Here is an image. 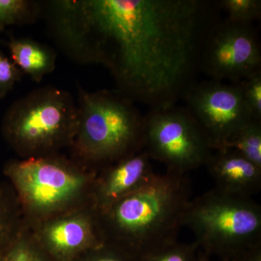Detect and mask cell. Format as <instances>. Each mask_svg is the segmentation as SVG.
<instances>
[{"label": "cell", "instance_id": "1", "mask_svg": "<svg viewBox=\"0 0 261 261\" xmlns=\"http://www.w3.org/2000/svg\"><path fill=\"white\" fill-rule=\"evenodd\" d=\"M75 23L93 64L118 92L157 109L176 105L200 67L202 46L217 20V2L72 0Z\"/></svg>", "mask_w": 261, "mask_h": 261}, {"label": "cell", "instance_id": "2", "mask_svg": "<svg viewBox=\"0 0 261 261\" xmlns=\"http://www.w3.org/2000/svg\"><path fill=\"white\" fill-rule=\"evenodd\" d=\"M185 173H154L147 183L99 214L106 244L140 260L177 241L191 199Z\"/></svg>", "mask_w": 261, "mask_h": 261}, {"label": "cell", "instance_id": "3", "mask_svg": "<svg viewBox=\"0 0 261 261\" xmlns=\"http://www.w3.org/2000/svg\"><path fill=\"white\" fill-rule=\"evenodd\" d=\"M79 123L73 159L99 170L144 149L145 118L118 91L88 92L78 84Z\"/></svg>", "mask_w": 261, "mask_h": 261}, {"label": "cell", "instance_id": "4", "mask_svg": "<svg viewBox=\"0 0 261 261\" xmlns=\"http://www.w3.org/2000/svg\"><path fill=\"white\" fill-rule=\"evenodd\" d=\"M98 172L58 153L13 160L4 168L29 223L91 203Z\"/></svg>", "mask_w": 261, "mask_h": 261}, {"label": "cell", "instance_id": "5", "mask_svg": "<svg viewBox=\"0 0 261 261\" xmlns=\"http://www.w3.org/2000/svg\"><path fill=\"white\" fill-rule=\"evenodd\" d=\"M78 104L64 89L46 86L15 101L5 113L2 132L22 159L58 154L73 143Z\"/></svg>", "mask_w": 261, "mask_h": 261}, {"label": "cell", "instance_id": "6", "mask_svg": "<svg viewBox=\"0 0 261 261\" xmlns=\"http://www.w3.org/2000/svg\"><path fill=\"white\" fill-rule=\"evenodd\" d=\"M183 226L192 230L195 243L206 255L231 261L261 243V207L252 197L214 187L190 201Z\"/></svg>", "mask_w": 261, "mask_h": 261}, {"label": "cell", "instance_id": "7", "mask_svg": "<svg viewBox=\"0 0 261 261\" xmlns=\"http://www.w3.org/2000/svg\"><path fill=\"white\" fill-rule=\"evenodd\" d=\"M144 150L168 171L185 173L205 166L214 149L186 108L151 109L144 116Z\"/></svg>", "mask_w": 261, "mask_h": 261}, {"label": "cell", "instance_id": "8", "mask_svg": "<svg viewBox=\"0 0 261 261\" xmlns=\"http://www.w3.org/2000/svg\"><path fill=\"white\" fill-rule=\"evenodd\" d=\"M200 68L213 80L233 84L261 70L260 41L252 24L217 20L204 41Z\"/></svg>", "mask_w": 261, "mask_h": 261}, {"label": "cell", "instance_id": "9", "mask_svg": "<svg viewBox=\"0 0 261 261\" xmlns=\"http://www.w3.org/2000/svg\"><path fill=\"white\" fill-rule=\"evenodd\" d=\"M183 98L187 111L200 125L214 150L222 148L238 130L255 121L238 83L213 80L193 83Z\"/></svg>", "mask_w": 261, "mask_h": 261}, {"label": "cell", "instance_id": "10", "mask_svg": "<svg viewBox=\"0 0 261 261\" xmlns=\"http://www.w3.org/2000/svg\"><path fill=\"white\" fill-rule=\"evenodd\" d=\"M29 224L54 261H75L106 244L99 214L92 203Z\"/></svg>", "mask_w": 261, "mask_h": 261}, {"label": "cell", "instance_id": "11", "mask_svg": "<svg viewBox=\"0 0 261 261\" xmlns=\"http://www.w3.org/2000/svg\"><path fill=\"white\" fill-rule=\"evenodd\" d=\"M91 193V203L102 212L144 186L154 176L145 150L128 156L99 170Z\"/></svg>", "mask_w": 261, "mask_h": 261}, {"label": "cell", "instance_id": "12", "mask_svg": "<svg viewBox=\"0 0 261 261\" xmlns=\"http://www.w3.org/2000/svg\"><path fill=\"white\" fill-rule=\"evenodd\" d=\"M205 166L220 191L245 197L260 192L261 168L232 149L214 150Z\"/></svg>", "mask_w": 261, "mask_h": 261}, {"label": "cell", "instance_id": "13", "mask_svg": "<svg viewBox=\"0 0 261 261\" xmlns=\"http://www.w3.org/2000/svg\"><path fill=\"white\" fill-rule=\"evenodd\" d=\"M4 44L12 61L34 82H42L56 70L57 53L49 46L28 38L10 37Z\"/></svg>", "mask_w": 261, "mask_h": 261}, {"label": "cell", "instance_id": "14", "mask_svg": "<svg viewBox=\"0 0 261 261\" xmlns=\"http://www.w3.org/2000/svg\"><path fill=\"white\" fill-rule=\"evenodd\" d=\"M0 261H54L38 242L27 221L0 252Z\"/></svg>", "mask_w": 261, "mask_h": 261}, {"label": "cell", "instance_id": "15", "mask_svg": "<svg viewBox=\"0 0 261 261\" xmlns=\"http://www.w3.org/2000/svg\"><path fill=\"white\" fill-rule=\"evenodd\" d=\"M25 221L13 189L0 187V252L16 234Z\"/></svg>", "mask_w": 261, "mask_h": 261}, {"label": "cell", "instance_id": "16", "mask_svg": "<svg viewBox=\"0 0 261 261\" xmlns=\"http://www.w3.org/2000/svg\"><path fill=\"white\" fill-rule=\"evenodd\" d=\"M232 149L261 168V121H252L238 130L223 146Z\"/></svg>", "mask_w": 261, "mask_h": 261}, {"label": "cell", "instance_id": "17", "mask_svg": "<svg viewBox=\"0 0 261 261\" xmlns=\"http://www.w3.org/2000/svg\"><path fill=\"white\" fill-rule=\"evenodd\" d=\"M42 14V3L30 0H0V31L10 25L36 21Z\"/></svg>", "mask_w": 261, "mask_h": 261}, {"label": "cell", "instance_id": "18", "mask_svg": "<svg viewBox=\"0 0 261 261\" xmlns=\"http://www.w3.org/2000/svg\"><path fill=\"white\" fill-rule=\"evenodd\" d=\"M217 5L233 23L252 24L261 16L260 0H221Z\"/></svg>", "mask_w": 261, "mask_h": 261}, {"label": "cell", "instance_id": "19", "mask_svg": "<svg viewBox=\"0 0 261 261\" xmlns=\"http://www.w3.org/2000/svg\"><path fill=\"white\" fill-rule=\"evenodd\" d=\"M198 249L195 242L182 243L177 240L139 261H197Z\"/></svg>", "mask_w": 261, "mask_h": 261}, {"label": "cell", "instance_id": "20", "mask_svg": "<svg viewBox=\"0 0 261 261\" xmlns=\"http://www.w3.org/2000/svg\"><path fill=\"white\" fill-rule=\"evenodd\" d=\"M238 84L252 118L261 121V70Z\"/></svg>", "mask_w": 261, "mask_h": 261}, {"label": "cell", "instance_id": "21", "mask_svg": "<svg viewBox=\"0 0 261 261\" xmlns=\"http://www.w3.org/2000/svg\"><path fill=\"white\" fill-rule=\"evenodd\" d=\"M23 75L10 58L0 51V99L6 97L13 90Z\"/></svg>", "mask_w": 261, "mask_h": 261}, {"label": "cell", "instance_id": "22", "mask_svg": "<svg viewBox=\"0 0 261 261\" xmlns=\"http://www.w3.org/2000/svg\"><path fill=\"white\" fill-rule=\"evenodd\" d=\"M75 261H138L126 252L105 244L102 246L86 252Z\"/></svg>", "mask_w": 261, "mask_h": 261}, {"label": "cell", "instance_id": "23", "mask_svg": "<svg viewBox=\"0 0 261 261\" xmlns=\"http://www.w3.org/2000/svg\"><path fill=\"white\" fill-rule=\"evenodd\" d=\"M231 261H261V243L241 252Z\"/></svg>", "mask_w": 261, "mask_h": 261}, {"label": "cell", "instance_id": "24", "mask_svg": "<svg viewBox=\"0 0 261 261\" xmlns=\"http://www.w3.org/2000/svg\"><path fill=\"white\" fill-rule=\"evenodd\" d=\"M197 261H210L209 256L206 255L205 252L201 251L198 252V260Z\"/></svg>", "mask_w": 261, "mask_h": 261}]
</instances>
